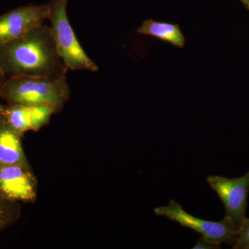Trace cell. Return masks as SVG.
<instances>
[{"label":"cell","mask_w":249,"mask_h":249,"mask_svg":"<svg viewBox=\"0 0 249 249\" xmlns=\"http://www.w3.org/2000/svg\"><path fill=\"white\" fill-rule=\"evenodd\" d=\"M0 70L11 77L51 78L65 76L68 70L59 55L51 28L44 24L0 45Z\"/></svg>","instance_id":"obj_1"},{"label":"cell","mask_w":249,"mask_h":249,"mask_svg":"<svg viewBox=\"0 0 249 249\" xmlns=\"http://www.w3.org/2000/svg\"><path fill=\"white\" fill-rule=\"evenodd\" d=\"M1 93L15 104L49 105L60 110L70 96L66 76L58 78L12 76L1 87Z\"/></svg>","instance_id":"obj_2"},{"label":"cell","mask_w":249,"mask_h":249,"mask_svg":"<svg viewBox=\"0 0 249 249\" xmlns=\"http://www.w3.org/2000/svg\"><path fill=\"white\" fill-rule=\"evenodd\" d=\"M68 1L51 0L48 4V19L59 55L67 70L97 71V65L85 53L69 20L67 12Z\"/></svg>","instance_id":"obj_3"},{"label":"cell","mask_w":249,"mask_h":249,"mask_svg":"<svg viewBox=\"0 0 249 249\" xmlns=\"http://www.w3.org/2000/svg\"><path fill=\"white\" fill-rule=\"evenodd\" d=\"M154 212L157 215L168 218L181 227L195 231L213 243L233 246L237 240L238 230L227 217H224L219 222H211L195 217L173 199L170 201L168 206L155 208Z\"/></svg>","instance_id":"obj_4"},{"label":"cell","mask_w":249,"mask_h":249,"mask_svg":"<svg viewBox=\"0 0 249 249\" xmlns=\"http://www.w3.org/2000/svg\"><path fill=\"white\" fill-rule=\"evenodd\" d=\"M206 181L220 198L225 208V217L238 230L246 218L249 192V171L239 178L208 177Z\"/></svg>","instance_id":"obj_5"},{"label":"cell","mask_w":249,"mask_h":249,"mask_svg":"<svg viewBox=\"0 0 249 249\" xmlns=\"http://www.w3.org/2000/svg\"><path fill=\"white\" fill-rule=\"evenodd\" d=\"M48 4L28 5L6 13L0 17V45L25 35L48 19Z\"/></svg>","instance_id":"obj_6"},{"label":"cell","mask_w":249,"mask_h":249,"mask_svg":"<svg viewBox=\"0 0 249 249\" xmlns=\"http://www.w3.org/2000/svg\"><path fill=\"white\" fill-rule=\"evenodd\" d=\"M0 190L10 199L29 201L36 196L34 180L24 165H3L0 168Z\"/></svg>","instance_id":"obj_7"},{"label":"cell","mask_w":249,"mask_h":249,"mask_svg":"<svg viewBox=\"0 0 249 249\" xmlns=\"http://www.w3.org/2000/svg\"><path fill=\"white\" fill-rule=\"evenodd\" d=\"M55 109L49 105L16 104L5 111L11 128L17 132L37 130L50 120Z\"/></svg>","instance_id":"obj_8"},{"label":"cell","mask_w":249,"mask_h":249,"mask_svg":"<svg viewBox=\"0 0 249 249\" xmlns=\"http://www.w3.org/2000/svg\"><path fill=\"white\" fill-rule=\"evenodd\" d=\"M140 35L150 36L162 42L183 49L186 39L178 24L157 22L152 19H145L137 29Z\"/></svg>","instance_id":"obj_9"},{"label":"cell","mask_w":249,"mask_h":249,"mask_svg":"<svg viewBox=\"0 0 249 249\" xmlns=\"http://www.w3.org/2000/svg\"><path fill=\"white\" fill-rule=\"evenodd\" d=\"M14 129H0V163L27 167L19 137Z\"/></svg>","instance_id":"obj_10"},{"label":"cell","mask_w":249,"mask_h":249,"mask_svg":"<svg viewBox=\"0 0 249 249\" xmlns=\"http://www.w3.org/2000/svg\"><path fill=\"white\" fill-rule=\"evenodd\" d=\"M234 249H249V219L246 217L238 229L237 240L232 246Z\"/></svg>","instance_id":"obj_11"},{"label":"cell","mask_w":249,"mask_h":249,"mask_svg":"<svg viewBox=\"0 0 249 249\" xmlns=\"http://www.w3.org/2000/svg\"><path fill=\"white\" fill-rule=\"evenodd\" d=\"M220 248L221 244L213 243V242L206 240L203 237L199 238L196 245L193 247V249H215Z\"/></svg>","instance_id":"obj_12"},{"label":"cell","mask_w":249,"mask_h":249,"mask_svg":"<svg viewBox=\"0 0 249 249\" xmlns=\"http://www.w3.org/2000/svg\"><path fill=\"white\" fill-rule=\"evenodd\" d=\"M4 73L0 70V85H1V81H2L3 78H4Z\"/></svg>","instance_id":"obj_13"},{"label":"cell","mask_w":249,"mask_h":249,"mask_svg":"<svg viewBox=\"0 0 249 249\" xmlns=\"http://www.w3.org/2000/svg\"><path fill=\"white\" fill-rule=\"evenodd\" d=\"M1 115H2V113H1V109H0V121H1Z\"/></svg>","instance_id":"obj_14"}]
</instances>
